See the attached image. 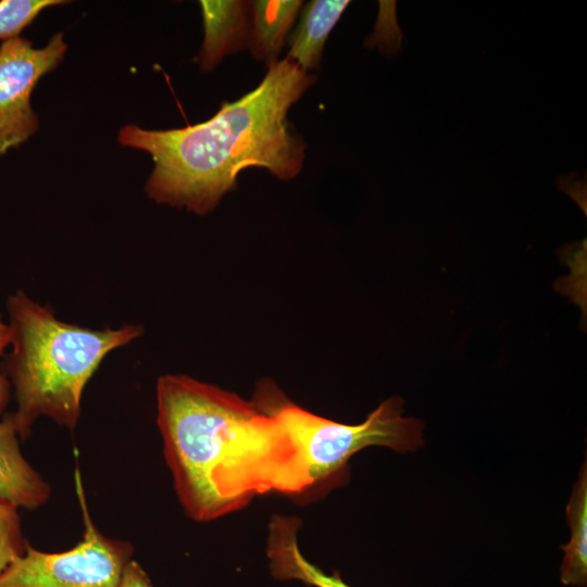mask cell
Here are the masks:
<instances>
[{"instance_id": "cell-1", "label": "cell", "mask_w": 587, "mask_h": 587, "mask_svg": "<svg viewBox=\"0 0 587 587\" xmlns=\"http://www.w3.org/2000/svg\"><path fill=\"white\" fill-rule=\"evenodd\" d=\"M163 455L186 514L209 522L267 492L312 487L283 421L235 392L187 375L157 382Z\"/></svg>"}, {"instance_id": "cell-2", "label": "cell", "mask_w": 587, "mask_h": 587, "mask_svg": "<svg viewBox=\"0 0 587 587\" xmlns=\"http://www.w3.org/2000/svg\"><path fill=\"white\" fill-rule=\"evenodd\" d=\"M315 77L288 57L268 64L261 83L208 121L183 128L143 129L125 125L122 146L148 152L153 161L145 190L161 204L199 215L211 212L250 166L282 180L302 170L305 143L294 133L289 109Z\"/></svg>"}, {"instance_id": "cell-3", "label": "cell", "mask_w": 587, "mask_h": 587, "mask_svg": "<svg viewBox=\"0 0 587 587\" xmlns=\"http://www.w3.org/2000/svg\"><path fill=\"white\" fill-rule=\"evenodd\" d=\"M7 308L12 350L1 373L13 386L16 409L5 419L23 440L41 416L73 432L85 387L103 359L138 338L142 328L93 329L62 322L23 291L10 296Z\"/></svg>"}, {"instance_id": "cell-4", "label": "cell", "mask_w": 587, "mask_h": 587, "mask_svg": "<svg viewBox=\"0 0 587 587\" xmlns=\"http://www.w3.org/2000/svg\"><path fill=\"white\" fill-rule=\"evenodd\" d=\"M253 400L277 415L295 439L310 483L315 486L345 473L353 454L369 447L396 452L416 451L424 445L423 423L403 415V400H384L360 424H344L314 414L290 401L271 380H261Z\"/></svg>"}, {"instance_id": "cell-5", "label": "cell", "mask_w": 587, "mask_h": 587, "mask_svg": "<svg viewBox=\"0 0 587 587\" xmlns=\"http://www.w3.org/2000/svg\"><path fill=\"white\" fill-rule=\"evenodd\" d=\"M75 479L82 539L61 552L41 551L27 542L25 551L0 573V587H118L134 549L100 532L89 513L78 472Z\"/></svg>"}, {"instance_id": "cell-6", "label": "cell", "mask_w": 587, "mask_h": 587, "mask_svg": "<svg viewBox=\"0 0 587 587\" xmlns=\"http://www.w3.org/2000/svg\"><path fill=\"white\" fill-rule=\"evenodd\" d=\"M66 49L62 33L42 48L20 36L0 45V155L37 132L39 120L32 108V93L40 78L62 62Z\"/></svg>"}, {"instance_id": "cell-7", "label": "cell", "mask_w": 587, "mask_h": 587, "mask_svg": "<svg viewBox=\"0 0 587 587\" xmlns=\"http://www.w3.org/2000/svg\"><path fill=\"white\" fill-rule=\"evenodd\" d=\"M300 524L296 517H272L266 539L272 576L277 580H299L313 587H351L338 572L327 574L303 557L297 541Z\"/></svg>"}, {"instance_id": "cell-8", "label": "cell", "mask_w": 587, "mask_h": 587, "mask_svg": "<svg viewBox=\"0 0 587 587\" xmlns=\"http://www.w3.org/2000/svg\"><path fill=\"white\" fill-rule=\"evenodd\" d=\"M204 39L198 57L202 71L213 70L224 57L247 48L251 2L200 1Z\"/></svg>"}, {"instance_id": "cell-9", "label": "cell", "mask_w": 587, "mask_h": 587, "mask_svg": "<svg viewBox=\"0 0 587 587\" xmlns=\"http://www.w3.org/2000/svg\"><path fill=\"white\" fill-rule=\"evenodd\" d=\"M18 438L12 424L0 419V499L35 510L48 502L51 487L24 458Z\"/></svg>"}, {"instance_id": "cell-10", "label": "cell", "mask_w": 587, "mask_h": 587, "mask_svg": "<svg viewBox=\"0 0 587 587\" xmlns=\"http://www.w3.org/2000/svg\"><path fill=\"white\" fill-rule=\"evenodd\" d=\"M349 3L348 0L310 1L289 38L287 57L308 72L319 68L324 45Z\"/></svg>"}, {"instance_id": "cell-11", "label": "cell", "mask_w": 587, "mask_h": 587, "mask_svg": "<svg viewBox=\"0 0 587 587\" xmlns=\"http://www.w3.org/2000/svg\"><path fill=\"white\" fill-rule=\"evenodd\" d=\"M302 7L300 0H260L251 2L248 46L252 55L271 64Z\"/></svg>"}, {"instance_id": "cell-12", "label": "cell", "mask_w": 587, "mask_h": 587, "mask_svg": "<svg viewBox=\"0 0 587 587\" xmlns=\"http://www.w3.org/2000/svg\"><path fill=\"white\" fill-rule=\"evenodd\" d=\"M566 521L571 537L561 549L564 551L560 578L572 587L587 584V467L584 462L567 502Z\"/></svg>"}, {"instance_id": "cell-13", "label": "cell", "mask_w": 587, "mask_h": 587, "mask_svg": "<svg viewBox=\"0 0 587 587\" xmlns=\"http://www.w3.org/2000/svg\"><path fill=\"white\" fill-rule=\"evenodd\" d=\"M67 3L64 0H2L0 1V39L18 37L37 15L49 7Z\"/></svg>"}, {"instance_id": "cell-14", "label": "cell", "mask_w": 587, "mask_h": 587, "mask_svg": "<svg viewBox=\"0 0 587 587\" xmlns=\"http://www.w3.org/2000/svg\"><path fill=\"white\" fill-rule=\"evenodd\" d=\"M18 508L0 499V573L26 548Z\"/></svg>"}, {"instance_id": "cell-15", "label": "cell", "mask_w": 587, "mask_h": 587, "mask_svg": "<svg viewBox=\"0 0 587 587\" xmlns=\"http://www.w3.org/2000/svg\"><path fill=\"white\" fill-rule=\"evenodd\" d=\"M118 587H153L143 567L134 559L126 565Z\"/></svg>"}, {"instance_id": "cell-16", "label": "cell", "mask_w": 587, "mask_h": 587, "mask_svg": "<svg viewBox=\"0 0 587 587\" xmlns=\"http://www.w3.org/2000/svg\"><path fill=\"white\" fill-rule=\"evenodd\" d=\"M11 344V333L9 325L3 323L0 317V355ZM10 399V383L7 377L0 372V413L7 408Z\"/></svg>"}]
</instances>
